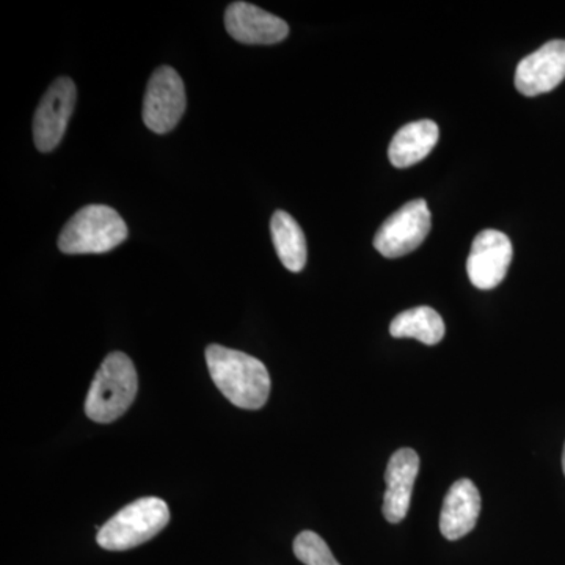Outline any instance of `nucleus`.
Returning a JSON list of instances; mask_svg holds the SVG:
<instances>
[{
    "label": "nucleus",
    "mask_w": 565,
    "mask_h": 565,
    "mask_svg": "<svg viewBox=\"0 0 565 565\" xmlns=\"http://www.w3.org/2000/svg\"><path fill=\"white\" fill-rule=\"evenodd\" d=\"M206 363L215 386L236 407L258 411L269 399L270 375L262 360L211 344L206 348Z\"/></svg>",
    "instance_id": "f257e3e1"
},
{
    "label": "nucleus",
    "mask_w": 565,
    "mask_h": 565,
    "mask_svg": "<svg viewBox=\"0 0 565 565\" xmlns=\"http://www.w3.org/2000/svg\"><path fill=\"white\" fill-rule=\"evenodd\" d=\"M139 379L132 360L122 352L109 353L93 379L85 414L96 423H114L131 407Z\"/></svg>",
    "instance_id": "f03ea898"
},
{
    "label": "nucleus",
    "mask_w": 565,
    "mask_h": 565,
    "mask_svg": "<svg viewBox=\"0 0 565 565\" xmlns=\"http://www.w3.org/2000/svg\"><path fill=\"white\" fill-rule=\"evenodd\" d=\"M128 226L114 207L88 204L63 226L58 248L66 255L106 253L125 243Z\"/></svg>",
    "instance_id": "7ed1b4c3"
},
{
    "label": "nucleus",
    "mask_w": 565,
    "mask_h": 565,
    "mask_svg": "<svg viewBox=\"0 0 565 565\" xmlns=\"http://www.w3.org/2000/svg\"><path fill=\"white\" fill-rule=\"evenodd\" d=\"M170 509L161 498L134 501L111 516L98 531V545L109 552H125L151 541L169 525Z\"/></svg>",
    "instance_id": "20e7f679"
},
{
    "label": "nucleus",
    "mask_w": 565,
    "mask_h": 565,
    "mask_svg": "<svg viewBox=\"0 0 565 565\" xmlns=\"http://www.w3.org/2000/svg\"><path fill=\"white\" fill-rule=\"evenodd\" d=\"M433 225L429 207L424 200H414L390 215L375 233V250L385 258H401L416 250Z\"/></svg>",
    "instance_id": "39448f33"
},
{
    "label": "nucleus",
    "mask_w": 565,
    "mask_h": 565,
    "mask_svg": "<svg viewBox=\"0 0 565 565\" xmlns=\"http://www.w3.org/2000/svg\"><path fill=\"white\" fill-rule=\"evenodd\" d=\"M185 111V88L172 66H161L152 73L143 98V122L150 131H173Z\"/></svg>",
    "instance_id": "423d86ee"
},
{
    "label": "nucleus",
    "mask_w": 565,
    "mask_h": 565,
    "mask_svg": "<svg viewBox=\"0 0 565 565\" xmlns=\"http://www.w3.org/2000/svg\"><path fill=\"white\" fill-rule=\"evenodd\" d=\"M76 98V85L70 77L55 81L44 93L33 117V140L41 152H50L61 145Z\"/></svg>",
    "instance_id": "0eeeda50"
},
{
    "label": "nucleus",
    "mask_w": 565,
    "mask_h": 565,
    "mask_svg": "<svg viewBox=\"0 0 565 565\" xmlns=\"http://www.w3.org/2000/svg\"><path fill=\"white\" fill-rule=\"evenodd\" d=\"M512 243L504 233L497 230H484L475 237L467 273L470 281L478 289H493L508 275L512 263Z\"/></svg>",
    "instance_id": "6e6552de"
},
{
    "label": "nucleus",
    "mask_w": 565,
    "mask_h": 565,
    "mask_svg": "<svg viewBox=\"0 0 565 565\" xmlns=\"http://www.w3.org/2000/svg\"><path fill=\"white\" fill-rule=\"evenodd\" d=\"M565 79V40H553L527 55L515 71V87L522 95H544Z\"/></svg>",
    "instance_id": "1a4fd4ad"
},
{
    "label": "nucleus",
    "mask_w": 565,
    "mask_h": 565,
    "mask_svg": "<svg viewBox=\"0 0 565 565\" xmlns=\"http://www.w3.org/2000/svg\"><path fill=\"white\" fill-rule=\"evenodd\" d=\"M230 36L244 44H277L289 35L281 18L248 2H233L225 11Z\"/></svg>",
    "instance_id": "9d476101"
},
{
    "label": "nucleus",
    "mask_w": 565,
    "mask_h": 565,
    "mask_svg": "<svg viewBox=\"0 0 565 565\" xmlns=\"http://www.w3.org/2000/svg\"><path fill=\"white\" fill-rule=\"evenodd\" d=\"M419 471V456L414 449L394 452L385 471L386 492L384 516L390 523L403 522L412 503L415 479Z\"/></svg>",
    "instance_id": "9b49d317"
},
{
    "label": "nucleus",
    "mask_w": 565,
    "mask_h": 565,
    "mask_svg": "<svg viewBox=\"0 0 565 565\" xmlns=\"http://www.w3.org/2000/svg\"><path fill=\"white\" fill-rule=\"evenodd\" d=\"M481 512V493L470 479H460L446 493L440 531L448 541H459L475 530Z\"/></svg>",
    "instance_id": "f8f14e48"
},
{
    "label": "nucleus",
    "mask_w": 565,
    "mask_h": 565,
    "mask_svg": "<svg viewBox=\"0 0 565 565\" xmlns=\"http://www.w3.org/2000/svg\"><path fill=\"white\" fill-rule=\"evenodd\" d=\"M438 136V126L433 120L408 122L394 134L388 148L390 162L397 169L422 162L434 150Z\"/></svg>",
    "instance_id": "ddd939ff"
},
{
    "label": "nucleus",
    "mask_w": 565,
    "mask_h": 565,
    "mask_svg": "<svg viewBox=\"0 0 565 565\" xmlns=\"http://www.w3.org/2000/svg\"><path fill=\"white\" fill-rule=\"evenodd\" d=\"M275 252L289 273H300L307 264V239L299 223L285 211H275L270 221Z\"/></svg>",
    "instance_id": "4468645a"
},
{
    "label": "nucleus",
    "mask_w": 565,
    "mask_h": 565,
    "mask_svg": "<svg viewBox=\"0 0 565 565\" xmlns=\"http://www.w3.org/2000/svg\"><path fill=\"white\" fill-rule=\"evenodd\" d=\"M445 322L430 307H416L393 319L390 333L394 338H415L423 344L435 345L445 337Z\"/></svg>",
    "instance_id": "2eb2a0df"
},
{
    "label": "nucleus",
    "mask_w": 565,
    "mask_h": 565,
    "mask_svg": "<svg viewBox=\"0 0 565 565\" xmlns=\"http://www.w3.org/2000/svg\"><path fill=\"white\" fill-rule=\"evenodd\" d=\"M311 565H341V564L338 563L337 559H334L332 550H327V552H323L322 555L319 556V561H318V557H316V559L313 561V563H311Z\"/></svg>",
    "instance_id": "dca6fc26"
},
{
    "label": "nucleus",
    "mask_w": 565,
    "mask_h": 565,
    "mask_svg": "<svg viewBox=\"0 0 565 565\" xmlns=\"http://www.w3.org/2000/svg\"><path fill=\"white\" fill-rule=\"evenodd\" d=\"M563 468H564V475H565V445H564V452H563Z\"/></svg>",
    "instance_id": "f3484780"
}]
</instances>
